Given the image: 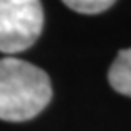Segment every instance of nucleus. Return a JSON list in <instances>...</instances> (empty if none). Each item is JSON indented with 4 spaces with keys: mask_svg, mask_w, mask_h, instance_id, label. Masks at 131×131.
Returning <instances> with one entry per match:
<instances>
[{
    "mask_svg": "<svg viewBox=\"0 0 131 131\" xmlns=\"http://www.w3.org/2000/svg\"><path fill=\"white\" fill-rule=\"evenodd\" d=\"M47 73L26 60L0 58V120L26 122L35 118L51 102Z\"/></svg>",
    "mask_w": 131,
    "mask_h": 131,
    "instance_id": "obj_1",
    "label": "nucleus"
},
{
    "mask_svg": "<svg viewBox=\"0 0 131 131\" xmlns=\"http://www.w3.org/2000/svg\"><path fill=\"white\" fill-rule=\"evenodd\" d=\"M44 27L40 0H0V51L15 55L29 49Z\"/></svg>",
    "mask_w": 131,
    "mask_h": 131,
    "instance_id": "obj_2",
    "label": "nucleus"
},
{
    "mask_svg": "<svg viewBox=\"0 0 131 131\" xmlns=\"http://www.w3.org/2000/svg\"><path fill=\"white\" fill-rule=\"evenodd\" d=\"M107 78L111 88L117 93L131 98V47L122 49L117 55V58L113 60L109 68Z\"/></svg>",
    "mask_w": 131,
    "mask_h": 131,
    "instance_id": "obj_3",
    "label": "nucleus"
},
{
    "mask_svg": "<svg viewBox=\"0 0 131 131\" xmlns=\"http://www.w3.org/2000/svg\"><path fill=\"white\" fill-rule=\"evenodd\" d=\"M69 9L84 15H96L109 9L117 0H62Z\"/></svg>",
    "mask_w": 131,
    "mask_h": 131,
    "instance_id": "obj_4",
    "label": "nucleus"
}]
</instances>
